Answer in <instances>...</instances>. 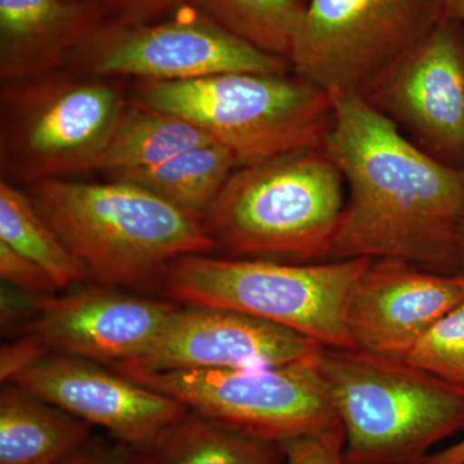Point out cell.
Returning <instances> with one entry per match:
<instances>
[{
    "mask_svg": "<svg viewBox=\"0 0 464 464\" xmlns=\"http://www.w3.org/2000/svg\"><path fill=\"white\" fill-rule=\"evenodd\" d=\"M324 149L348 185L325 261L395 258L464 273V168L424 152L362 97L333 100Z\"/></svg>",
    "mask_w": 464,
    "mask_h": 464,
    "instance_id": "obj_1",
    "label": "cell"
},
{
    "mask_svg": "<svg viewBox=\"0 0 464 464\" xmlns=\"http://www.w3.org/2000/svg\"><path fill=\"white\" fill-rule=\"evenodd\" d=\"M27 195L99 285L154 292L174 259L215 252L201 218L134 183L53 179Z\"/></svg>",
    "mask_w": 464,
    "mask_h": 464,
    "instance_id": "obj_2",
    "label": "cell"
},
{
    "mask_svg": "<svg viewBox=\"0 0 464 464\" xmlns=\"http://www.w3.org/2000/svg\"><path fill=\"white\" fill-rule=\"evenodd\" d=\"M343 185L324 148L237 167L201 222L221 257L320 264L346 204Z\"/></svg>",
    "mask_w": 464,
    "mask_h": 464,
    "instance_id": "obj_3",
    "label": "cell"
},
{
    "mask_svg": "<svg viewBox=\"0 0 464 464\" xmlns=\"http://www.w3.org/2000/svg\"><path fill=\"white\" fill-rule=\"evenodd\" d=\"M317 365L347 464H418L464 430V389L405 360L323 346Z\"/></svg>",
    "mask_w": 464,
    "mask_h": 464,
    "instance_id": "obj_4",
    "label": "cell"
},
{
    "mask_svg": "<svg viewBox=\"0 0 464 464\" xmlns=\"http://www.w3.org/2000/svg\"><path fill=\"white\" fill-rule=\"evenodd\" d=\"M134 102L181 116L255 166L323 149L334 116L333 99L299 76L227 72L179 82H140Z\"/></svg>",
    "mask_w": 464,
    "mask_h": 464,
    "instance_id": "obj_5",
    "label": "cell"
},
{
    "mask_svg": "<svg viewBox=\"0 0 464 464\" xmlns=\"http://www.w3.org/2000/svg\"><path fill=\"white\" fill-rule=\"evenodd\" d=\"M369 261L295 265L185 256L167 266L158 292L185 306L237 311L301 333L324 347L353 350L346 328L347 298Z\"/></svg>",
    "mask_w": 464,
    "mask_h": 464,
    "instance_id": "obj_6",
    "label": "cell"
},
{
    "mask_svg": "<svg viewBox=\"0 0 464 464\" xmlns=\"http://www.w3.org/2000/svg\"><path fill=\"white\" fill-rule=\"evenodd\" d=\"M128 103L105 79L56 72L5 82L0 159L12 179L33 185L100 169Z\"/></svg>",
    "mask_w": 464,
    "mask_h": 464,
    "instance_id": "obj_7",
    "label": "cell"
},
{
    "mask_svg": "<svg viewBox=\"0 0 464 464\" xmlns=\"http://www.w3.org/2000/svg\"><path fill=\"white\" fill-rule=\"evenodd\" d=\"M442 17L441 0H308L290 65L333 100L366 99Z\"/></svg>",
    "mask_w": 464,
    "mask_h": 464,
    "instance_id": "obj_8",
    "label": "cell"
},
{
    "mask_svg": "<svg viewBox=\"0 0 464 464\" xmlns=\"http://www.w3.org/2000/svg\"><path fill=\"white\" fill-rule=\"evenodd\" d=\"M119 373L217 422L280 445L338 423L317 356L267 368Z\"/></svg>",
    "mask_w": 464,
    "mask_h": 464,
    "instance_id": "obj_9",
    "label": "cell"
},
{
    "mask_svg": "<svg viewBox=\"0 0 464 464\" xmlns=\"http://www.w3.org/2000/svg\"><path fill=\"white\" fill-rule=\"evenodd\" d=\"M93 78L179 82L227 72L288 75V60L252 47L192 7L164 23L101 24L70 56Z\"/></svg>",
    "mask_w": 464,
    "mask_h": 464,
    "instance_id": "obj_10",
    "label": "cell"
},
{
    "mask_svg": "<svg viewBox=\"0 0 464 464\" xmlns=\"http://www.w3.org/2000/svg\"><path fill=\"white\" fill-rule=\"evenodd\" d=\"M442 17L366 101L418 148L464 168V39Z\"/></svg>",
    "mask_w": 464,
    "mask_h": 464,
    "instance_id": "obj_11",
    "label": "cell"
},
{
    "mask_svg": "<svg viewBox=\"0 0 464 464\" xmlns=\"http://www.w3.org/2000/svg\"><path fill=\"white\" fill-rule=\"evenodd\" d=\"M14 383L69 411L110 438L149 453L190 409L166 393L82 357L51 353L18 372Z\"/></svg>",
    "mask_w": 464,
    "mask_h": 464,
    "instance_id": "obj_12",
    "label": "cell"
},
{
    "mask_svg": "<svg viewBox=\"0 0 464 464\" xmlns=\"http://www.w3.org/2000/svg\"><path fill=\"white\" fill-rule=\"evenodd\" d=\"M322 344L237 311L179 304L151 346L114 371H195L279 366L319 355Z\"/></svg>",
    "mask_w": 464,
    "mask_h": 464,
    "instance_id": "obj_13",
    "label": "cell"
},
{
    "mask_svg": "<svg viewBox=\"0 0 464 464\" xmlns=\"http://www.w3.org/2000/svg\"><path fill=\"white\" fill-rule=\"evenodd\" d=\"M179 306L167 298L143 297L96 284L42 297L35 316L18 335H30L48 355L124 364L151 346Z\"/></svg>",
    "mask_w": 464,
    "mask_h": 464,
    "instance_id": "obj_14",
    "label": "cell"
},
{
    "mask_svg": "<svg viewBox=\"0 0 464 464\" xmlns=\"http://www.w3.org/2000/svg\"><path fill=\"white\" fill-rule=\"evenodd\" d=\"M464 302V273H432L395 258L371 259L350 290L353 350L405 360L442 316Z\"/></svg>",
    "mask_w": 464,
    "mask_h": 464,
    "instance_id": "obj_15",
    "label": "cell"
},
{
    "mask_svg": "<svg viewBox=\"0 0 464 464\" xmlns=\"http://www.w3.org/2000/svg\"><path fill=\"white\" fill-rule=\"evenodd\" d=\"M102 24L96 0H0V78L56 72Z\"/></svg>",
    "mask_w": 464,
    "mask_h": 464,
    "instance_id": "obj_16",
    "label": "cell"
},
{
    "mask_svg": "<svg viewBox=\"0 0 464 464\" xmlns=\"http://www.w3.org/2000/svg\"><path fill=\"white\" fill-rule=\"evenodd\" d=\"M90 424L14 383L0 392V464H60L91 439Z\"/></svg>",
    "mask_w": 464,
    "mask_h": 464,
    "instance_id": "obj_17",
    "label": "cell"
},
{
    "mask_svg": "<svg viewBox=\"0 0 464 464\" xmlns=\"http://www.w3.org/2000/svg\"><path fill=\"white\" fill-rule=\"evenodd\" d=\"M237 164L219 143L179 152L157 166L110 177L141 186L188 215L201 218L230 179Z\"/></svg>",
    "mask_w": 464,
    "mask_h": 464,
    "instance_id": "obj_18",
    "label": "cell"
},
{
    "mask_svg": "<svg viewBox=\"0 0 464 464\" xmlns=\"http://www.w3.org/2000/svg\"><path fill=\"white\" fill-rule=\"evenodd\" d=\"M210 142L215 141L181 116L133 102L116 124L100 169L110 177L145 169Z\"/></svg>",
    "mask_w": 464,
    "mask_h": 464,
    "instance_id": "obj_19",
    "label": "cell"
},
{
    "mask_svg": "<svg viewBox=\"0 0 464 464\" xmlns=\"http://www.w3.org/2000/svg\"><path fill=\"white\" fill-rule=\"evenodd\" d=\"M148 454L154 464H282L284 448L188 411Z\"/></svg>",
    "mask_w": 464,
    "mask_h": 464,
    "instance_id": "obj_20",
    "label": "cell"
},
{
    "mask_svg": "<svg viewBox=\"0 0 464 464\" xmlns=\"http://www.w3.org/2000/svg\"><path fill=\"white\" fill-rule=\"evenodd\" d=\"M0 240L41 266L58 289L92 282L87 268L43 218L29 195L5 179L0 181Z\"/></svg>",
    "mask_w": 464,
    "mask_h": 464,
    "instance_id": "obj_21",
    "label": "cell"
},
{
    "mask_svg": "<svg viewBox=\"0 0 464 464\" xmlns=\"http://www.w3.org/2000/svg\"><path fill=\"white\" fill-rule=\"evenodd\" d=\"M252 47L290 63L306 14L304 0H188Z\"/></svg>",
    "mask_w": 464,
    "mask_h": 464,
    "instance_id": "obj_22",
    "label": "cell"
},
{
    "mask_svg": "<svg viewBox=\"0 0 464 464\" xmlns=\"http://www.w3.org/2000/svg\"><path fill=\"white\" fill-rule=\"evenodd\" d=\"M405 362L464 389V302L427 331Z\"/></svg>",
    "mask_w": 464,
    "mask_h": 464,
    "instance_id": "obj_23",
    "label": "cell"
},
{
    "mask_svg": "<svg viewBox=\"0 0 464 464\" xmlns=\"http://www.w3.org/2000/svg\"><path fill=\"white\" fill-rule=\"evenodd\" d=\"M283 448L282 464H347L340 422L317 435L290 441Z\"/></svg>",
    "mask_w": 464,
    "mask_h": 464,
    "instance_id": "obj_24",
    "label": "cell"
},
{
    "mask_svg": "<svg viewBox=\"0 0 464 464\" xmlns=\"http://www.w3.org/2000/svg\"><path fill=\"white\" fill-rule=\"evenodd\" d=\"M0 277L2 282L14 288L50 297L58 288L50 275L23 253L0 240Z\"/></svg>",
    "mask_w": 464,
    "mask_h": 464,
    "instance_id": "obj_25",
    "label": "cell"
},
{
    "mask_svg": "<svg viewBox=\"0 0 464 464\" xmlns=\"http://www.w3.org/2000/svg\"><path fill=\"white\" fill-rule=\"evenodd\" d=\"M41 298V295L24 292L2 282L0 324L3 334L17 337L35 316Z\"/></svg>",
    "mask_w": 464,
    "mask_h": 464,
    "instance_id": "obj_26",
    "label": "cell"
},
{
    "mask_svg": "<svg viewBox=\"0 0 464 464\" xmlns=\"http://www.w3.org/2000/svg\"><path fill=\"white\" fill-rule=\"evenodd\" d=\"M136 449L110 438L93 439L60 464H133Z\"/></svg>",
    "mask_w": 464,
    "mask_h": 464,
    "instance_id": "obj_27",
    "label": "cell"
},
{
    "mask_svg": "<svg viewBox=\"0 0 464 464\" xmlns=\"http://www.w3.org/2000/svg\"><path fill=\"white\" fill-rule=\"evenodd\" d=\"M47 355L45 348L27 334L17 335L14 341L5 342L0 353V378L3 383Z\"/></svg>",
    "mask_w": 464,
    "mask_h": 464,
    "instance_id": "obj_28",
    "label": "cell"
},
{
    "mask_svg": "<svg viewBox=\"0 0 464 464\" xmlns=\"http://www.w3.org/2000/svg\"><path fill=\"white\" fill-rule=\"evenodd\" d=\"M116 20L123 23H148L150 17L158 16L188 0H105Z\"/></svg>",
    "mask_w": 464,
    "mask_h": 464,
    "instance_id": "obj_29",
    "label": "cell"
},
{
    "mask_svg": "<svg viewBox=\"0 0 464 464\" xmlns=\"http://www.w3.org/2000/svg\"><path fill=\"white\" fill-rule=\"evenodd\" d=\"M418 464H464V438L450 447L432 451Z\"/></svg>",
    "mask_w": 464,
    "mask_h": 464,
    "instance_id": "obj_30",
    "label": "cell"
},
{
    "mask_svg": "<svg viewBox=\"0 0 464 464\" xmlns=\"http://www.w3.org/2000/svg\"><path fill=\"white\" fill-rule=\"evenodd\" d=\"M444 17L464 25V0H441Z\"/></svg>",
    "mask_w": 464,
    "mask_h": 464,
    "instance_id": "obj_31",
    "label": "cell"
},
{
    "mask_svg": "<svg viewBox=\"0 0 464 464\" xmlns=\"http://www.w3.org/2000/svg\"><path fill=\"white\" fill-rule=\"evenodd\" d=\"M133 464H154V462H152L151 458H150L148 453H143V451H137Z\"/></svg>",
    "mask_w": 464,
    "mask_h": 464,
    "instance_id": "obj_32",
    "label": "cell"
}]
</instances>
